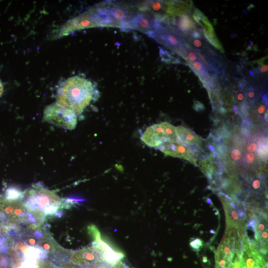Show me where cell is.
Returning a JSON list of instances; mask_svg holds the SVG:
<instances>
[{
  "label": "cell",
  "instance_id": "cell-1",
  "mask_svg": "<svg viewBox=\"0 0 268 268\" xmlns=\"http://www.w3.org/2000/svg\"><path fill=\"white\" fill-rule=\"evenodd\" d=\"M41 226L26 225L9 237L12 268H48L50 256L62 249Z\"/></svg>",
  "mask_w": 268,
  "mask_h": 268
},
{
  "label": "cell",
  "instance_id": "cell-2",
  "mask_svg": "<svg viewBox=\"0 0 268 268\" xmlns=\"http://www.w3.org/2000/svg\"><path fill=\"white\" fill-rule=\"evenodd\" d=\"M93 91L90 81L78 76H73L67 79L59 88L57 103L76 115L80 114L89 104Z\"/></svg>",
  "mask_w": 268,
  "mask_h": 268
},
{
  "label": "cell",
  "instance_id": "cell-3",
  "mask_svg": "<svg viewBox=\"0 0 268 268\" xmlns=\"http://www.w3.org/2000/svg\"><path fill=\"white\" fill-rule=\"evenodd\" d=\"M20 201L42 223L46 216L54 214L62 207V200L59 196L51 191L39 187L25 191Z\"/></svg>",
  "mask_w": 268,
  "mask_h": 268
},
{
  "label": "cell",
  "instance_id": "cell-4",
  "mask_svg": "<svg viewBox=\"0 0 268 268\" xmlns=\"http://www.w3.org/2000/svg\"><path fill=\"white\" fill-rule=\"evenodd\" d=\"M175 128L166 122L154 124L146 129L141 139L149 147H158L166 142L178 140Z\"/></svg>",
  "mask_w": 268,
  "mask_h": 268
},
{
  "label": "cell",
  "instance_id": "cell-5",
  "mask_svg": "<svg viewBox=\"0 0 268 268\" xmlns=\"http://www.w3.org/2000/svg\"><path fill=\"white\" fill-rule=\"evenodd\" d=\"M43 120L58 127L73 130L77 123L76 114L57 103L47 106L44 111Z\"/></svg>",
  "mask_w": 268,
  "mask_h": 268
},
{
  "label": "cell",
  "instance_id": "cell-6",
  "mask_svg": "<svg viewBox=\"0 0 268 268\" xmlns=\"http://www.w3.org/2000/svg\"><path fill=\"white\" fill-rule=\"evenodd\" d=\"M148 34L158 42L177 54L186 44L179 31L170 26L162 27Z\"/></svg>",
  "mask_w": 268,
  "mask_h": 268
},
{
  "label": "cell",
  "instance_id": "cell-7",
  "mask_svg": "<svg viewBox=\"0 0 268 268\" xmlns=\"http://www.w3.org/2000/svg\"><path fill=\"white\" fill-rule=\"evenodd\" d=\"M158 148L167 155L183 158L194 164L197 162L195 152L179 140L166 142Z\"/></svg>",
  "mask_w": 268,
  "mask_h": 268
},
{
  "label": "cell",
  "instance_id": "cell-8",
  "mask_svg": "<svg viewBox=\"0 0 268 268\" xmlns=\"http://www.w3.org/2000/svg\"><path fill=\"white\" fill-rule=\"evenodd\" d=\"M116 22L117 26L129 27V22L135 14L127 6L119 4H105L101 6Z\"/></svg>",
  "mask_w": 268,
  "mask_h": 268
},
{
  "label": "cell",
  "instance_id": "cell-9",
  "mask_svg": "<svg viewBox=\"0 0 268 268\" xmlns=\"http://www.w3.org/2000/svg\"><path fill=\"white\" fill-rule=\"evenodd\" d=\"M130 28L140 30L147 34L156 30L159 22L155 18L143 13L135 14L129 22Z\"/></svg>",
  "mask_w": 268,
  "mask_h": 268
},
{
  "label": "cell",
  "instance_id": "cell-10",
  "mask_svg": "<svg viewBox=\"0 0 268 268\" xmlns=\"http://www.w3.org/2000/svg\"><path fill=\"white\" fill-rule=\"evenodd\" d=\"M175 16L171 20L168 18V23L171 22L175 26L174 28L178 31H179L184 35H189L196 29V24L188 14L182 13Z\"/></svg>",
  "mask_w": 268,
  "mask_h": 268
},
{
  "label": "cell",
  "instance_id": "cell-11",
  "mask_svg": "<svg viewBox=\"0 0 268 268\" xmlns=\"http://www.w3.org/2000/svg\"><path fill=\"white\" fill-rule=\"evenodd\" d=\"M176 133L178 140L186 145H201L200 137L192 131L182 126L176 127Z\"/></svg>",
  "mask_w": 268,
  "mask_h": 268
},
{
  "label": "cell",
  "instance_id": "cell-12",
  "mask_svg": "<svg viewBox=\"0 0 268 268\" xmlns=\"http://www.w3.org/2000/svg\"><path fill=\"white\" fill-rule=\"evenodd\" d=\"M9 248V237L6 231L0 225V254L6 253Z\"/></svg>",
  "mask_w": 268,
  "mask_h": 268
},
{
  "label": "cell",
  "instance_id": "cell-13",
  "mask_svg": "<svg viewBox=\"0 0 268 268\" xmlns=\"http://www.w3.org/2000/svg\"><path fill=\"white\" fill-rule=\"evenodd\" d=\"M23 193L19 189L14 187H9L5 192L4 198L9 201H16L20 199Z\"/></svg>",
  "mask_w": 268,
  "mask_h": 268
},
{
  "label": "cell",
  "instance_id": "cell-14",
  "mask_svg": "<svg viewBox=\"0 0 268 268\" xmlns=\"http://www.w3.org/2000/svg\"><path fill=\"white\" fill-rule=\"evenodd\" d=\"M201 39V38H193L189 37V41L191 43V45H189L195 47L194 50L202 52L206 51L207 49L206 45Z\"/></svg>",
  "mask_w": 268,
  "mask_h": 268
},
{
  "label": "cell",
  "instance_id": "cell-15",
  "mask_svg": "<svg viewBox=\"0 0 268 268\" xmlns=\"http://www.w3.org/2000/svg\"><path fill=\"white\" fill-rule=\"evenodd\" d=\"M5 254H0V268H12L10 259Z\"/></svg>",
  "mask_w": 268,
  "mask_h": 268
},
{
  "label": "cell",
  "instance_id": "cell-16",
  "mask_svg": "<svg viewBox=\"0 0 268 268\" xmlns=\"http://www.w3.org/2000/svg\"><path fill=\"white\" fill-rule=\"evenodd\" d=\"M230 214H231V217L232 218V220L233 221H235L236 222H238V220L239 221V214L238 211H237L235 208H231L230 209Z\"/></svg>",
  "mask_w": 268,
  "mask_h": 268
},
{
  "label": "cell",
  "instance_id": "cell-17",
  "mask_svg": "<svg viewBox=\"0 0 268 268\" xmlns=\"http://www.w3.org/2000/svg\"><path fill=\"white\" fill-rule=\"evenodd\" d=\"M191 246L195 249H199L202 246V242L199 239H196L190 243Z\"/></svg>",
  "mask_w": 268,
  "mask_h": 268
},
{
  "label": "cell",
  "instance_id": "cell-18",
  "mask_svg": "<svg viewBox=\"0 0 268 268\" xmlns=\"http://www.w3.org/2000/svg\"><path fill=\"white\" fill-rule=\"evenodd\" d=\"M256 91L253 87H251L250 88H249L247 92V96L249 99H254L256 96Z\"/></svg>",
  "mask_w": 268,
  "mask_h": 268
},
{
  "label": "cell",
  "instance_id": "cell-19",
  "mask_svg": "<svg viewBox=\"0 0 268 268\" xmlns=\"http://www.w3.org/2000/svg\"><path fill=\"white\" fill-rule=\"evenodd\" d=\"M231 156L234 159L237 160L240 157V153L237 150H234L231 153Z\"/></svg>",
  "mask_w": 268,
  "mask_h": 268
},
{
  "label": "cell",
  "instance_id": "cell-20",
  "mask_svg": "<svg viewBox=\"0 0 268 268\" xmlns=\"http://www.w3.org/2000/svg\"><path fill=\"white\" fill-rule=\"evenodd\" d=\"M268 71V65L263 64V63L259 67V71L261 73L266 72Z\"/></svg>",
  "mask_w": 268,
  "mask_h": 268
},
{
  "label": "cell",
  "instance_id": "cell-21",
  "mask_svg": "<svg viewBox=\"0 0 268 268\" xmlns=\"http://www.w3.org/2000/svg\"><path fill=\"white\" fill-rule=\"evenodd\" d=\"M254 158L255 155L252 153H248L246 156L247 161L250 163H252L254 161Z\"/></svg>",
  "mask_w": 268,
  "mask_h": 268
},
{
  "label": "cell",
  "instance_id": "cell-22",
  "mask_svg": "<svg viewBox=\"0 0 268 268\" xmlns=\"http://www.w3.org/2000/svg\"><path fill=\"white\" fill-rule=\"evenodd\" d=\"M266 110V107L265 105L261 104L258 108V112L260 114H263Z\"/></svg>",
  "mask_w": 268,
  "mask_h": 268
},
{
  "label": "cell",
  "instance_id": "cell-23",
  "mask_svg": "<svg viewBox=\"0 0 268 268\" xmlns=\"http://www.w3.org/2000/svg\"><path fill=\"white\" fill-rule=\"evenodd\" d=\"M257 226H258L257 230L258 231V233L260 232H262L263 231L265 230V228H266L265 225L262 222L259 223Z\"/></svg>",
  "mask_w": 268,
  "mask_h": 268
},
{
  "label": "cell",
  "instance_id": "cell-24",
  "mask_svg": "<svg viewBox=\"0 0 268 268\" xmlns=\"http://www.w3.org/2000/svg\"><path fill=\"white\" fill-rule=\"evenodd\" d=\"M253 187L255 189H258L260 187L261 183L258 180H255L253 183Z\"/></svg>",
  "mask_w": 268,
  "mask_h": 268
},
{
  "label": "cell",
  "instance_id": "cell-25",
  "mask_svg": "<svg viewBox=\"0 0 268 268\" xmlns=\"http://www.w3.org/2000/svg\"><path fill=\"white\" fill-rule=\"evenodd\" d=\"M256 148V146L254 143H251L248 147V150L250 151H254V150H255Z\"/></svg>",
  "mask_w": 268,
  "mask_h": 268
},
{
  "label": "cell",
  "instance_id": "cell-26",
  "mask_svg": "<svg viewBox=\"0 0 268 268\" xmlns=\"http://www.w3.org/2000/svg\"><path fill=\"white\" fill-rule=\"evenodd\" d=\"M244 98L243 93H239L237 96V98L239 101H242Z\"/></svg>",
  "mask_w": 268,
  "mask_h": 268
},
{
  "label": "cell",
  "instance_id": "cell-27",
  "mask_svg": "<svg viewBox=\"0 0 268 268\" xmlns=\"http://www.w3.org/2000/svg\"><path fill=\"white\" fill-rule=\"evenodd\" d=\"M261 238L266 240L268 237V233L266 231L261 233Z\"/></svg>",
  "mask_w": 268,
  "mask_h": 268
},
{
  "label": "cell",
  "instance_id": "cell-28",
  "mask_svg": "<svg viewBox=\"0 0 268 268\" xmlns=\"http://www.w3.org/2000/svg\"><path fill=\"white\" fill-rule=\"evenodd\" d=\"M63 215V212L62 211H60V210L59 211L58 210L57 212H56L54 214V215L59 217H62Z\"/></svg>",
  "mask_w": 268,
  "mask_h": 268
},
{
  "label": "cell",
  "instance_id": "cell-29",
  "mask_svg": "<svg viewBox=\"0 0 268 268\" xmlns=\"http://www.w3.org/2000/svg\"><path fill=\"white\" fill-rule=\"evenodd\" d=\"M2 92H3V85L0 80V97L2 95Z\"/></svg>",
  "mask_w": 268,
  "mask_h": 268
},
{
  "label": "cell",
  "instance_id": "cell-30",
  "mask_svg": "<svg viewBox=\"0 0 268 268\" xmlns=\"http://www.w3.org/2000/svg\"><path fill=\"white\" fill-rule=\"evenodd\" d=\"M234 268H244L240 266H239V264H238L237 262L236 261L235 264H233Z\"/></svg>",
  "mask_w": 268,
  "mask_h": 268
}]
</instances>
